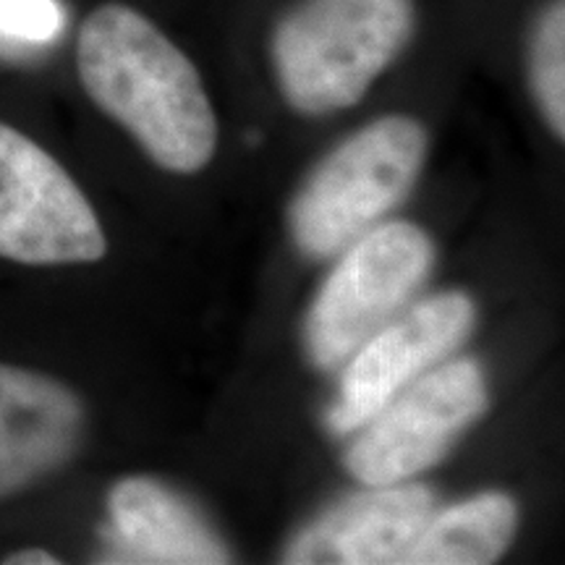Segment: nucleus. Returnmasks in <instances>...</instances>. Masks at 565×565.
<instances>
[{
    "instance_id": "11",
    "label": "nucleus",
    "mask_w": 565,
    "mask_h": 565,
    "mask_svg": "<svg viewBox=\"0 0 565 565\" xmlns=\"http://www.w3.org/2000/svg\"><path fill=\"white\" fill-rule=\"evenodd\" d=\"M519 511L503 492H484L435 513L404 557L406 565H487L511 547Z\"/></svg>"
},
{
    "instance_id": "2",
    "label": "nucleus",
    "mask_w": 565,
    "mask_h": 565,
    "mask_svg": "<svg viewBox=\"0 0 565 565\" xmlns=\"http://www.w3.org/2000/svg\"><path fill=\"white\" fill-rule=\"evenodd\" d=\"M414 0H299L273 32V68L296 113L353 108L406 51Z\"/></svg>"
},
{
    "instance_id": "4",
    "label": "nucleus",
    "mask_w": 565,
    "mask_h": 565,
    "mask_svg": "<svg viewBox=\"0 0 565 565\" xmlns=\"http://www.w3.org/2000/svg\"><path fill=\"white\" fill-rule=\"evenodd\" d=\"M343 252L303 324L307 356L317 370L345 364L395 320L424 286L435 259L429 236L412 223L377 225Z\"/></svg>"
},
{
    "instance_id": "13",
    "label": "nucleus",
    "mask_w": 565,
    "mask_h": 565,
    "mask_svg": "<svg viewBox=\"0 0 565 565\" xmlns=\"http://www.w3.org/2000/svg\"><path fill=\"white\" fill-rule=\"evenodd\" d=\"M63 24L58 0H0V45H47Z\"/></svg>"
},
{
    "instance_id": "14",
    "label": "nucleus",
    "mask_w": 565,
    "mask_h": 565,
    "mask_svg": "<svg viewBox=\"0 0 565 565\" xmlns=\"http://www.w3.org/2000/svg\"><path fill=\"white\" fill-rule=\"evenodd\" d=\"M6 565H58L61 561L53 553L40 547H30V550H17V553H9L3 557Z\"/></svg>"
},
{
    "instance_id": "7",
    "label": "nucleus",
    "mask_w": 565,
    "mask_h": 565,
    "mask_svg": "<svg viewBox=\"0 0 565 565\" xmlns=\"http://www.w3.org/2000/svg\"><path fill=\"white\" fill-rule=\"evenodd\" d=\"M475 315L469 296L445 291L380 328L349 359L341 393L328 414L330 433L349 435L362 429L395 395L466 341L475 328Z\"/></svg>"
},
{
    "instance_id": "1",
    "label": "nucleus",
    "mask_w": 565,
    "mask_h": 565,
    "mask_svg": "<svg viewBox=\"0 0 565 565\" xmlns=\"http://www.w3.org/2000/svg\"><path fill=\"white\" fill-rule=\"evenodd\" d=\"M89 100L171 173H200L217 147V121L200 71L158 24L126 3H103L76 38Z\"/></svg>"
},
{
    "instance_id": "10",
    "label": "nucleus",
    "mask_w": 565,
    "mask_h": 565,
    "mask_svg": "<svg viewBox=\"0 0 565 565\" xmlns=\"http://www.w3.org/2000/svg\"><path fill=\"white\" fill-rule=\"evenodd\" d=\"M110 555L118 563H231L200 511L150 477H126L108 494Z\"/></svg>"
},
{
    "instance_id": "8",
    "label": "nucleus",
    "mask_w": 565,
    "mask_h": 565,
    "mask_svg": "<svg viewBox=\"0 0 565 565\" xmlns=\"http://www.w3.org/2000/svg\"><path fill=\"white\" fill-rule=\"evenodd\" d=\"M87 414L61 380L0 364V500L45 482L79 454Z\"/></svg>"
},
{
    "instance_id": "6",
    "label": "nucleus",
    "mask_w": 565,
    "mask_h": 565,
    "mask_svg": "<svg viewBox=\"0 0 565 565\" xmlns=\"http://www.w3.org/2000/svg\"><path fill=\"white\" fill-rule=\"evenodd\" d=\"M105 252L108 238L76 181L38 141L0 121V257L82 265Z\"/></svg>"
},
{
    "instance_id": "3",
    "label": "nucleus",
    "mask_w": 565,
    "mask_h": 565,
    "mask_svg": "<svg viewBox=\"0 0 565 565\" xmlns=\"http://www.w3.org/2000/svg\"><path fill=\"white\" fill-rule=\"evenodd\" d=\"M427 158V129L408 116H383L324 158L288 210L307 257L343 252L412 192Z\"/></svg>"
},
{
    "instance_id": "12",
    "label": "nucleus",
    "mask_w": 565,
    "mask_h": 565,
    "mask_svg": "<svg viewBox=\"0 0 565 565\" xmlns=\"http://www.w3.org/2000/svg\"><path fill=\"white\" fill-rule=\"evenodd\" d=\"M529 84L557 139L565 137V0H550L529 40Z\"/></svg>"
},
{
    "instance_id": "5",
    "label": "nucleus",
    "mask_w": 565,
    "mask_h": 565,
    "mask_svg": "<svg viewBox=\"0 0 565 565\" xmlns=\"http://www.w3.org/2000/svg\"><path fill=\"white\" fill-rule=\"evenodd\" d=\"M487 408V380L475 359L424 372L364 424L343 463L366 487L408 482L440 463Z\"/></svg>"
},
{
    "instance_id": "9",
    "label": "nucleus",
    "mask_w": 565,
    "mask_h": 565,
    "mask_svg": "<svg viewBox=\"0 0 565 565\" xmlns=\"http://www.w3.org/2000/svg\"><path fill=\"white\" fill-rule=\"evenodd\" d=\"M435 515V494L424 484H385L353 494L291 542L286 563L393 565L404 563Z\"/></svg>"
}]
</instances>
